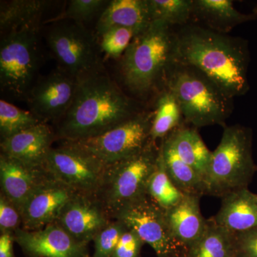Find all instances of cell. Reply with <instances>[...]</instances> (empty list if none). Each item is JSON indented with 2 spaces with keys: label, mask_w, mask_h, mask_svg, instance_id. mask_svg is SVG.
<instances>
[{
  "label": "cell",
  "mask_w": 257,
  "mask_h": 257,
  "mask_svg": "<svg viewBox=\"0 0 257 257\" xmlns=\"http://www.w3.org/2000/svg\"><path fill=\"white\" fill-rule=\"evenodd\" d=\"M175 36V62L199 69L233 99L249 90L244 40L194 25L182 27Z\"/></svg>",
  "instance_id": "1"
},
{
  "label": "cell",
  "mask_w": 257,
  "mask_h": 257,
  "mask_svg": "<svg viewBox=\"0 0 257 257\" xmlns=\"http://www.w3.org/2000/svg\"><path fill=\"white\" fill-rule=\"evenodd\" d=\"M133 98L102 69L77 78L73 101L57 122L55 135L62 142H75L109 131L140 112Z\"/></svg>",
  "instance_id": "2"
},
{
  "label": "cell",
  "mask_w": 257,
  "mask_h": 257,
  "mask_svg": "<svg viewBox=\"0 0 257 257\" xmlns=\"http://www.w3.org/2000/svg\"><path fill=\"white\" fill-rule=\"evenodd\" d=\"M175 32L163 21H153L133 41L121 57L119 73L134 95L146 98L175 63Z\"/></svg>",
  "instance_id": "3"
},
{
  "label": "cell",
  "mask_w": 257,
  "mask_h": 257,
  "mask_svg": "<svg viewBox=\"0 0 257 257\" xmlns=\"http://www.w3.org/2000/svg\"><path fill=\"white\" fill-rule=\"evenodd\" d=\"M165 82L178 101L185 122L195 128L225 126L232 112L233 98L199 69L175 62Z\"/></svg>",
  "instance_id": "4"
},
{
  "label": "cell",
  "mask_w": 257,
  "mask_h": 257,
  "mask_svg": "<svg viewBox=\"0 0 257 257\" xmlns=\"http://www.w3.org/2000/svg\"><path fill=\"white\" fill-rule=\"evenodd\" d=\"M256 170L251 130L239 124L224 126L204 177L206 194L222 198L247 188Z\"/></svg>",
  "instance_id": "5"
},
{
  "label": "cell",
  "mask_w": 257,
  "mask_h": 257,
  "mask_svg": "<svg viewBox=\"0 0 257 257\" xmlns=\"http://www.w3.org/2000/svg\"><path fill=\"white\" fill-rule=\"evenodd\" d=\"M159 152L160 147L152 140L138 153L106 167L94 197L111 219L125 206L147 194Z\"/></svg>",
  "instance_id": "6"
},
{
  "label": "cell",
  "mask_w": 257,
  "mask_h": 257,
  "mask_svg": "<svg viewBox=\"0 0 257 257\" xmlns=\"http://www.w3.org/2000/svg\"><path fill=\"white\" fill-rule=\"evenodd\" d=\"M40 26L3 34L0 44L1 90L12 97L26 99L39 66Z\"/></svg>",
  "instance_id": "7"
},
{
  "label": "cell",
  "mask_w": 257,
  "mask_h": 257,
  "mask_svg": "<svg viewBox=\"0 0 257 257\" xmlns=\"http://www.w3.org/2000/svg\"><path fill=\"white\" fill-rule=\"evenodd\" d=\"M153 111H142L109 131L78 140L67 142L79 147L109 166L143 150L151 140Z\"/></svg>",
  "instance_id": "8"
},
{
  "label": "cell",
  "mask_w": 257,
  "mask_h": 257,
  "mask_svg": "<svg viewBox=\"0 0 257 257\" xmlns=\"http://www.w3.org/2000/svg\"><path fill=\"white\" fill-rule=\"evenodd\" d=\"M107 166L79 147L62 142L49 152L42 168L50 178L79 194L94 195Z\"/></svg>",
  "instance_id": "9"
},
{
  "label": "cell",
  "mask_w": 257,
  "mask_h": 257,
  "mask_svg": "<svg viewBox=\"0 0 257 257\" xmlns=\"http://www.w3.org/2000/svg\"><path fill=\"white\" fill-rule=\"evenodd\" d=\"M57 23L46 40L59 68L77 79L101 69L95 37L82 24Z\"/></svg>",
  "instance_id": "10"
},
{
  "label": "cell",
  "mask_w": 257,
  "mask_h": 257,
  "mask_svg": "<svg viewBox=\"0 0 257 257\" xmlns=\"http://www.w3.org/2000/svg\"><path fill=\"white\" fill-rule=\"evenodd\" d=\"M140 236L156 253L157 257H178L185 255V249L171 232L165 209L148 194L125 206L114 216Z\"/></svg>",
  "instance_id": "11"
},
{
  "label": "cell",
  "mask_w": 257,
  "mask_h": 257,
  "mask_svg": "<svg viewBox=\"0 0 257 257\" xmlns=\"http://www.w3.org/2000/svg\"><path fill=\"white\" fill-rule=\"evenodd\" d=\"M77 79L60 68L40 79L27 96L30 111L42 122L58 121L73 101Z\"/></svg>",
  "instance_id": "12"
},
{
  "label": "cell",
  "mask_w": 257,
  "mask_h": 257,
  "mask_svg": "<svg viewBox=\"0 0 257 257\" xmlns=\"http://www.w3.org/2000/svg\"><path fill=\"white\" fill-rule=\"evenodd\" d=\"M111 220L94 195L76 193L55 223L77 243L87 246Z\"/></svg>",
  "instance_id": "13"
},
{
  "label": "cell",
  "mask_w": 257,
  "mask_h": 257,
  "mask_svg": "<svg viewBox=\"0 0 257 257\" xmlns=\"http://www.w3.org/2000/svg\"><path fill=\"white\" fill-rule=\"evenodd\" d=\"M76 194L50 177L36 189L21 210V229H41L55 223L65 204Z\"/></svg>",
  "instance_id": "14"
},
{
  "label": "cell",
  "mask_w": 257,
  "mask_h": 257,
  "mask_svg": "<svg viewBox=\"0 0 257 257\" xmlns=\"http://www.w3.org/2000/svg\"><path fill=\"white\" fill-rule=\"evenodd\" d=\"M13 236L31 257H87V246L77 243L57 223L35 231L20 228Z\"/></svg>",
  "instance_id": "15"
},
{
  "label": "cell",
  "mask_w": 257,
  "mask_h": 257,
  "mask_svg": "<svg viewBox=\"0 0 257 257\" xmlns=\"http://www.w3.org/2000/svg\"><path fill=\"white\" fill-rule=\"evenodd\" d=\"M56 138L55 132L47 123H39L1 140V154L29 167L42 168Z\"/></svg>",
  "instance_id": "16"
},
{
  "label": "cell",
  "mask_w": 257,
  "mask_h": 257,
  "mask_svg": "<svg viewBox=\"0 0 257 257\" xmlns=\"http://www.w3.org/2000/svg\"><path fill=\"white\" fill-rule=\"evenodd\" d=\"M47 177L42 168L29 167L3 154L0 155L1 194L20 212L32 193Z\"/></svg>",
  "instance_id": "17"
},
{
  "label": "cell",
  "mask_w": 257,
  "mask_h": 257,
  "mask_svg": "<svg viewBox=\"0 0 257 257\" xmlns=\"http://www.w3.org/2000/svg\"><path fill=\"white\" fill-rule=\"evenodd\" d=\"M201 197L184 195L176 205L165 210L172 236L186 251L202 237L209 224L201 212Z\"/></svg>",
  "instance_id": "18"
},
{
  "label": "cell",
  "mask_w": 257,
  "mask_h": 257,
  "mask_svg": "<svg viewBox=\"0 0 257 257\" xmlns=\"http://www.w3.org/2000/svg\"><path fill=\"white\" fill-rule=\"evenodd\" d=\"M221 207L211 218L216 224L233 233L257 228V195L248 188L221 198Z\"/></svg>",
  "instance_id": "19"
},
{
  "label": "cell",
  "mask_w": 257,
  "mask_h": 257,
  "mask_svg": "<svg viewBox=\"0 0 257 257\" xmlns=\"http://www.w3.org/2000/svg\"><path fill=\"white\" fill-rule=\"evenodd\" d=\"M152 22L149 0H112L100 14L96 33L99 37L109 29L121 27L132 29L138 35Z\"/></svg>",
  "instance_id": "20"
},
{
  "label": "cell",
  "mask_w": 257,
  "mask_h": 257,
  "mask_svg": "<svg viewBox=\"0 0 257 257\" xmlns=\"http://www.w3.org/2000/svg\"><path fill=\"white\" fill-rule=\"evenodd\" d=\"M193 15L203 22L206 28L221 34L256 18L240 13L231 0H194Z\"/></svg>",
  "instance_id": "21"
},
{
  "label": "cell",
  "mask_w": 257,
  "mask_h": 257,
  "mask_svg": "<svg viewBox=\"0 0 257 257\" xmlns=\"http://www.w3.org/2000/svg\"><path fill=\"white\" fill-rule=\"evenodd\" d=\"M177 155L204 177L210 165L212 152L208 150L197 130L181 125L166 137Z\"/></svg>",
  "instance_id": "22"
},
{
  "label": "cell",
  "mask_w": 257,
  "mask_h": 257,
  "mask_svg": "<svg viewBox=\"0 0 257 257\" xmlns=\"http://www.w3.org/2000/svg\"><path fill=\"white\" fill-rule=\"evenodd\" d=\"M160 152L167 175L181 192L184 195H205V184L202 176L177 155L165 138L161 142Z\"/></svg>",
  "instance_id": "23"
},
{
  "label": "cell",
  "mask_w": 257,
  "mask_h": 257,
  "mask_svg": "<svg viewBox=\"0 0 257 257\" xmlns=\"http://www.w3.org/2000/svg\"><path fill=\"white\" fill-rule=\"evenodd\" d=\"M49 2L42 0L1 1L0 28L2 33L27 27L40 26Z\"/></svg>",
  "instance_id": "24"
},
{
  "label": "cell",
  "mask_w": 257,
  "mask_h": 257,
  "mask_svg": "<svg viewBox=\"0 0 257 257\" xmlns=\"http://www.w3.org/2000/svg\"><path fill=\"white\" fill-rule=\"evenodd\" d=\"M207 229L185 257H234V233L208 219Z\"/></svg>",
  "instance_id": "25"
},
{
  "label": "cell",
  "mask_w": 257,
  "mask_h": 257,
  "mask_svg": "<svg viewBox=\"0 0 257 257\" xmlns=\"http://www.w3.org/2000/svg\"><path fill=\"white\" fill-rule=\"evenodd\" d=\"M151 128V140H163L182 125L184 119L175 95L165 88L159 94Z\"/></svg>",
  "instance_id": "26"
},
{
  "label": "cell",
  "mask_w": 257,
  "mask_h": 257,
  "mask_svg": "<svg viewBox=\"0 0 257 257\" xmlns=\"http://www.w3.org/2000/svg\"><path fill=\"white\" fill-rule=\"evenodd\" d=\"M147 193L165 210L176 205L184 196L172 183L167 175L160 152H159L156 169L149 181Z\"/></svg>",
  "instance_id": "27"
},
{
  "label": "cell",
  "mask_w": 257,
  "mask_h": 257,
  "mask_svg": "<svg viewBox=\"0 0 257 257\" xmlns=\"http://www.w3.org/2000/svg\"><path fill=\"white\" fill-rule=\"evenodd\" d=\"M152 21L185 26L193 13L194 0H149Z\"/></svg>",
  "instance_id": "28"
},
{
  "label": "cell",
  "mask_w": 257,
  "mask_h": 257,
  "mask_svg": "<svg viewBox=\"0 0 257 257\" xmlns=\"http://www.w3.org/2000/svg\"><path fill=\"white\" fill-rule=\"evenodd\" d=\"M41 122L31 111L20 109L4 99L0 101L1 140L9 138Z\"/></svg>",
  "instance_id": "29"
},
{
  "label": "cell",
  "mask_w": 257,
  "mask_h": 257,
  "mask_svg": "<svg viewBox=\"0 0 257 257\" xmlns=\"http://www.w3.org/2000/svg\"><path fill=\"white\" fill-rule=\"evenodd\" d=\"M136 35V32L132 29L121 27L111 28L99 36V47L111 58H121Z\"/></svg>",
  "instance_id": "30"
},
{
  "label": "cell",
  "mask_w": 257,
  "mask_h": 257,
  "mask_svg": "<svg viewBox=\"0 0 257 257\" xmlns=\"http://www.w3.org/2000/svg\"><path fill=\"white\" fill-rule=\"evenodd\" d=\"M109 1L105 0H72L62 14L50 22L72 20L77 23L92 20L98 13H102Z\"/></svg>",
  "instance_id": "31"
},
{
  "label": "cell",
  "mask_w": 257,
  "mask_h": 257,
  "mask_svg": "<svg viewBox=\"0 0 257 257\" xmlns=\"http://www.w3.org/2000/svg\"><path fill=\"white\" fill-rule=\"evenodd\" d=\"M126 229L125 225L113 219L94 238V257H113L120 238Z\"/></svg>",
  "instance_id": "32"
},
{
  "label": "cell",
  "mask_w": 257,
  "mask_h": 257,
  "mask_svg": "<svg viewBox=\"0 0 257 257\" xmlns=\"http://www.w3.org/2000/svg\"><path fill=\"white\" fill-rule=\"evenodd\" d=\"M21 212L3 194L0 195V230L1 234H13L22 226Z\"/></svg>",
  "instance_id": "33"
},
{
  "label": "cell",
  "mask_w": 257,
  "mask_h": 257,
  "mask_svg": "<svg viewBox=\"0 0 257 257\" xmlns=\"http://www.w3.org/2000/svg\"><path fill=\"white\" fill-rule=\"evenodd\" d=\"M234 256L257 257V228L234 233Z\"/></svg>",
  "instance_id": "34"
},
{
  "label": "cell",
  "mask_w": 257,
  "mask_h": 257,
  "mask_svg": "<svg viewBox=\"0 0 257 257\" xmlns=\"http://www.w3.org/2000/svg\"><path fill=\"white\" fill-rule=\"evenodd\" d=\"M144 243L136 233L126 226L113 257H140Z\"/></svg>",
  "instance_id": "35"
},
{
  "label": "cell",
  "mask_w": 257,
  "mask_h": 257,
  "mask_svg": "<svg viewBox=\"0 0 257 257\" xmlns=\"http://www.w3.org/2000/svg\"><path fill=\"white\" fill-rule=\"evenodd\" d=\"M13 234H1L0 236V257H14L13 251Z\"/></svg>",
  "instance_id": "36"
},
{
  "label": "cell",
  "mask_w": 257,
  "mask_h": 257,
  "mask_svg": "<svg viewBox=\"0 0 257 257\" xmlns=\"http://www.w3.org/2000/svg\"><path fill=\"white\" fill-rule=\"evenodd\" d=\"M253 15H254V16L257 17V5L255 7L254 9H253Z\"/></svg>",
  "instance_id": "37"
},
{
  "label": "cell",
  "mask_w": 257,
  "mask_h": 257,
  "mask_svg": "<svg viewBox=\"0 0 257 257\" xmlns=\"http://www.w3.org/2000/svg\"><path fill=\"white\" fill-rule=\"evenodd\" d=\"M178 257H185V255H183V256H178Z\"/></svg>",
  "instance_id": "38"
},
{
  "label": "cell",
  "mask_w": 257,
  "mask_h": 257,
  "mask_svg": "<svg viewBox=\"0 0 257 257\" xmlns=\"http://www.w3.org/2000/svg\"><path fill=\"white\" fill-rule=\"evenodd\" d=\"M234 257H236V256H234Z\"/></svg>",
  "instance_id": "39"
}]
</instances>
